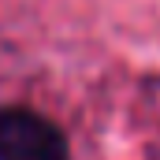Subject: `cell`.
Returning a JSON list of instances; mask_svg holds the SVG:
<instances>
[{
  "label": "cell",
  "instance_id": "obj_1",
  "mask_svg": "<svg viewBox=\"0 0 160 160\" xmlns=\"http://www.w3.org/2000/svg\"><path fill=\"white\" fill-rule=\"evenodd\" d=\"M0 160H71L63 127L30 104L0 108Z\"/></svg>",
  "mask_w": 160,
  "mask_h": 160
}]
</instances>
